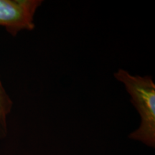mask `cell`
Here are the masks:
<instances>
[{"instance_id":"1","label":"cell","mask_w":155,"mask_h":155,"mask_svg":"<svg viewBox=\"0 0 155 155\" xmlns=\"http://www.w3.org/2000/svg\"><path fill=\"white\" fill-rule=\"evenodd\" d=\"M114 75L116 80L124 85L131 97V102L141 118L139 127L131 133L129 137L154 148L155 84L152 77L132 75L123 69H119Z\"/></svg>"},{"instance_id":"2","label":"cell","mask_w":155,"mask_h":155,"mask_svg":"<svg viewBox=\"0 0 155 155\" xmlns=\"http://www.w3.org/2000/svg\"><path fill=\"white\" fill-rule=\"evenodd\" d=\"M42 0H0V26L15 37L22 30L35 28L34 16Z\"/></svg>"},{"instance_id":"3","label":"cell","mask_w":155,"mask_h":155,"mask_svg":"<svg viewBox=\"0 0 155 155\" xmlns=\"http://www.w3.org/2000/svg\"><path fill=\"white\" fill-rule=\"evenodd\" d=\"M13 103L0 80V139L7 134V116L12 111Z\"/></svg>"}]
</instances>
